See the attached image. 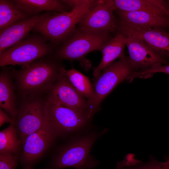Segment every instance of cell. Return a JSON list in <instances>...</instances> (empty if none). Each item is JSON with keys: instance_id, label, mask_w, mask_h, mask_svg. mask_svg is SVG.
Segmentation results:
<instances>
[{"instance_id": "cell-1", "label": "cell", "mask_w": 169, "mask_h": 169, "mask_svg": "<svg viewBox=\"0 0 169 169\" xmlns=\"http://www.w3.org/2000/svg\"><path fill=\"white\" fill-rule=\"evenodd\" d=\"M66 70L62 60L53 54L22 66L19 70L12 68L18 99L46 94Z\"/></svg>"}, {"instance_id": "cell-2", "label": "cell", "mask_w": 169, "mask_h": 169, "mask_svg": "<svg viewBox=\"0 0 169 169\" xmlns=\"http://www.w3.org/2000/svg\"><path fill=\"white\" fill-rule=\"evenodd\" d=\"M97 1L91 0L89 3L72 8L69 12L45 13L32 31L40 34L54 46L61 44Z\"/></svg>"}, {"instance_id": "cell-3", "label": "cell", "mask_w": 169, "mask_h": 169, "mask_svg": "<svg viewBox=\"0 0 169 169\" xmlns=\"http://www.w3.org/2000/svg\"><path fill=\"white\" fill-rule=\"evenodd\" d=\"M134 71L129 56L125 55L110 64L95 78L93 84L94 96L87 102L89 119H90L96 112L103 100L114 88Z\"/></svg>"}, {"instance_id": "cell-4", "label": "cell", "mask_w": 169, "mask_h": 169, "mask_svg": "<svg viewBox=\"0 0 169 169\" xmlns=\"http://www.w3.org/2000/svg\"><path fill=\"white\" fill-rule=\"evenodd\" d=\"M54 47L42 35H32L0 52V66L28 64L53 54Z\"/></svg>"}, {"instance_id": "cell-5", "label": "cell", "mask_w": 169, "mask_h": 169, "mask_svg": "<svg viewBox=\"0 0 169 169\" xmlns=\"http://www.w3.org/2000/svg\"><path fill=\"white\" fill-rule=\"evenodd\" d=\"M112 37L111 34L89 33L76 27L53 55L62 60L84 61L87 54L95 50H100L102 45Z\"/></svg>"}, {"instance_id": "cell-6", "label": "cell", "mask_w": 169, "mask_h": 169, "mask_svg": "<svg viewBox=\"0 0 169 169\" xmlns=\"http://www.w3.org/2000/svg\"><path fill=\"white\" fill-rule=\"evenodd\" d=\"M46 94L18 99L14 125L22 146L27 137L39 129L46 121Z\"/></svg>"}, {"instance_id": "cell-7", "label": "cell", "mask_w": 169, "mask_h": 169, "mask_svg": "<svg viewBox=\"0 0 169 169\" xmlns=\"http://www.w3.org/2000/svg\"><path fill=\"white\" fill-rule=\"evenodd\" d=\"M114 11L113 0H97L78 23L76 28L91 33L116 32L118 22L114 14Z\"/></svg>"}, {"instance_id": "cell-8", "label": "cell", "mask_w": 169, "mask_h": 169, "mask_svg": "<svg viewBox=\"0 0 169 169\" xmlns=\"http://www.w3.org/2000/svg\"><path fill=\"white\" fill-rule=\"evenodd\" d=\"M46 120L58 136L69 133L84 127L90 119L87 114L66 107L47 102Z\"/></svg>"}, {"instance_id": "cell-9", "label": "cell", "mask_w": 169, "mask_h": 169, "mask_svg": "<svg viewBox=\"0 0 169 169\" xmlns=\"http://www.w3.org/2000/svg\"><path fill=\"white\" fill-rule=\"evenodd\" d=\"M116 33L125 37L142 41L149 48L162 57H169V31L161 28L144 29L118 23Z\"/></svg>"}, {"instance_id": "cell-10", "label": "cell", "mask_w": 169, "mask_h": 169, "mask_svg": "<svg viewBox=\"0 0 169 169\" xmlns=\"http://www.w3.org/2000/svg\"><path fill=\"white\" fill-rule=\"evenodd\" d=\"M66 72L46 94L47 101L55 105L69 108L87 115V100L73 87Z\"/></svg>"}, {"instance_id": "cell-11", "label": "cell", "mask_w": 169, "mask_h": 169, "mask_svg": "<svg viewBox=\"0 0 169 169\" xmlns=\"http://www.w3.org/2000/svg\"><path fill=\"white\" fill-rule=\"evenodd\" d=\"M97 136L89 135L81 138L64 148L57 157L54 166L56 169L67 167L82 169L94 165L88 159L90 149Z\"/></svg>"}, {"instance_id": "cell-12", "label": "cell", "mask_w": 169, "mask_h": 169, "mask_svg": "<svg viewBox=\"0 0 169 169\" xmlns=\"http://www.w3.org/2000/svg\"><path fill=\"white\" fill-rule=\"evenodd\" d=\"M58 136L46 120L39 129L26 138L22 145L23 162L28 166L35 161L49 147Z\"/></svg>"}, {"instance_id": "cell-13", "label": "cell", "mask_w": 169, "mask_h": 169, "mask_svg": "<svg viewBox=\"0 0 169 169\" xmlns=\"http://www.w3.org/2000/svg\"><path fill=\"white\" fill-rule=\"evenodd\" d=\"M125 38V46L134 72L148 69L156 64H168V59L153 51L141 39L133 37Z\"/></svg>"}, {"instance_id": "cell-14", "label": "cell", "mask_w": 169, "mask_h": 169, "mask_svg": "<svg viewBox=\"0 0 169 169\" xmlns=\"http://www.w3.org/2000/svg\"><path fill=\"white\" fill-rule=\"evenodd\" d=\"M45 13L33 15L0 29V52L26 37Z\"/></svg>"}, {"instance_id": "cell-15", "label": "cell", "mask_w": 169, "mask_h": 169, "mask_svg": "<svg viewBox=\"0 0 169 169\" xmlns=\"http://www.w3.org/2000/svg\"><path fill=\"white\" fill-rule=\"evenodd\" d=\"M118 22L144 29L161 28L169 31V17L139 11H116Z\"/></svg>"}, {"instance_id": "cell-16", "label": "cell", "mask_w": 169, "mask_h": 169, "mask_svg": "<svg viewBox=\"0 0 169 169\" xmlns=\"http://www.w3.org/2000/svg\"><path fill=\"white\" fill-rule=\"evenodd\" d=\"M18 98L12 68L2 67L0 73V106L15 120L18 113Z\"/></svg>"}, {"instance_id": "cell-17", "label": "cell", "mask_w": 169, "mask_h": 169, "mask_svg": "<svg viewBox=\"0 0 169 169\" xmlns=\"http://www.w3.org/2000/svg\"><path fill=\"white\" fill-rule=\"evenodd\" d=\"M125 38L122 34L116 33L102 45L100 51L101 52L102 57L100 62L94 71V78L100 75L102 71L116 59L125 56L124 49Z\"/></svg>"}, {"instance_id": "cell-18", "label": "cell", "mask_w": 169, "mask_h": 169, "mask_svg": "<svg viewBox=\"0 0 169 169\" xmlns=\"http://www.w3.org/2000/svg\"><path fill=\"white\" fill-rule=\"evenodd\" d=\"M115 11H139L169 17V0H113Z\"/></svg>"}, {"instance_id": "cell-19", "label": "cell", "mask_w": 169, "mask_h": 169, "mask_svg": "<svg viewBox=\"0 0 169 169\" xmlns=\"http://www.w3.org/2000/svg\"><path fill=\"white\" fill-rule=\"evenodd\" d=\"M16 6L27 14L33 16L44 11L64 13L72 9L61 0H12Z\"/></svg>"}, {"instance_id": "cell-20", "label": "cell", "mask_w": 169, "mask_h": 169, "mask_svg": "<svg viewBox=\"0 0 169 169\" xmlns=\"http://www.w3.org/2000/svg\"><path fill=\"white\" fill-rule=\"evenodd\" d=\"M31 16L17 7L12 0H0V29Z\"/></svg>"}, {"instance_id": "cell-21", "label": "cell", "mask_w": 169, "mask_h": 169, "mask_svg": "<svg viewBox=\"0 0 169 169\" xmlns=\"http://www.w3.org/2000/svg\"><path fill=\"white\" fill-rule=\"evenodd\" d=\"M66 74L73 87L87 102L91 100L94 96V91L89 78L74 68L66 70Z\"/></svg>"}, {"instance_id": "cell-22", "label": "cell", "mask_w": 169, "mask_h": 169, "mask_svg": "<svg viewBox=\"0 0 169 169\" xmlns=\"http://www.w3.org/2000/svg\"><path fill=\"white\" fill-rule=\"evenodd\" d=\"M21 144L14 123L0 132V153L14 154Z\"/></svg>"}, {"instance_id": "cell-23", "label": "cell", "mask_w": 169, "mask_h": 169, "mask_svg": "<svg viewBox=\"0 0 169 169\" xmlns=\"http://www.w3.org/2000/svg\"><path fill=\"white\" fill-rule=\"evenodd\" d=\"M156 73H163L169 74V65H163L161 64H156L150 68L136 72L134 74L135 77L150 76L151 74Z\"/></svg>"}, {"instance_id": "cell-24", "label": "cell", "mask_w": 169, "mask_h": 169, "mask_svg": "<svg viewBox=\"0 0 169 169\" xmlns=\"http://www.w3.org/2000/svg\"><path fill=\"white\" fill-rule=\"evenodd\" d=\"M18 161V157L14 154L0 153V169H15Z\"/></svg>"}, {"instance_id": "cell-25", "label": "cell", "mask_w": 169, "mask_h": 169, "mask_svg": "<svg viewBox=\"0 0 169 169\" xmlns=\"http://www.w3.org/2000/svg\"><path fill=\"white\" fill-rule=\"evenodd\" d=\"M161 162L158 161L152 155H150L149 160L146 162H142L138 164L125 166L121 169H154Z\"/></svg>"}, {"instance_id": "cell-26", "label": "cell", "mask_w": 169, "mask_h": 169, "mask_svg": "<svg viewBox=\"0 0 169 169\" xmlns=\"http://www.w3.org/2000/svg\"><path fill=\"white\" fill-rule=\"evenodd\" d=\"M61 1L68 6L72 8L89 3L91 0H63Z\"/></svg>"}, {"instance_id": "cell-27", "label": "cell", "mask_w": 169, "mask_h": 169, "mask_svg": "<svg viewBox=\"0 0 169 169\" xmlns=\"http://www.w3.org/2000/svg\"><path fill=\"white\" fill-rule=\"evenodd\" d=\"M15 120L10 117L1 107H0V126L5 123H14Z\"/></svg>"}, {"instance_id": "cell-28", "label": "cell", "mask_w": 169, "mask_h": 169, "mask_svg": "<svg viewBox=\"0 0 169 169\" xmlns=\"http://www.w3.org/2000/svg\"><path fill=\"white\" fill-rule=\"evenodd\" d=\"M154 169H169V158L164 162H161L158 166Z\"/></svg>"}, {"instance_id": "cell-29", "label": "cell", "mask_w": 169, "mask_h": 169, "mask_svg": "<svg viewBox=\"0 0 169 169\" xmlns=\"http://www.w3.org/2000/svg\"><path fill=\"white\" fill-rule=\"evenodd\" d=\"M23 169H33L30 166H26L25 167H24Z\"/></svg>"}, {"instance_id": "cell-30", "label": "cell", "mask_w": 169, "mask_h": 169, "mask_svg": "<svg viewBox=\"0 0 169 169\" xmlns=\"http://www.w3.org/2000/svg\"></svg>"}]
</instances>
